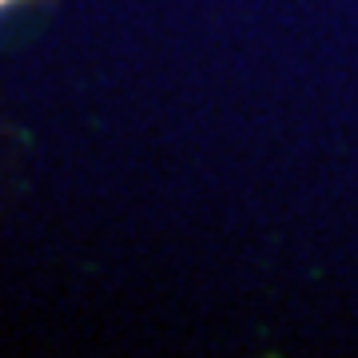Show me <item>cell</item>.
I'll list each match as a JSON object with an SVG mask.
<instances>
[{"instance_id":"cell-1","label":"cell","mask_w":358,"mask_h":358,"mask_svg":"<svg viewBox=\"0 0 358 358\" xmlns=\"http://www.w3.org/2000/svg\"><path fill=\"white\" fill-rule=\"evenodd\" d=\"M0 4H8V0H0Z\"/></svg>"}]
</instances>
